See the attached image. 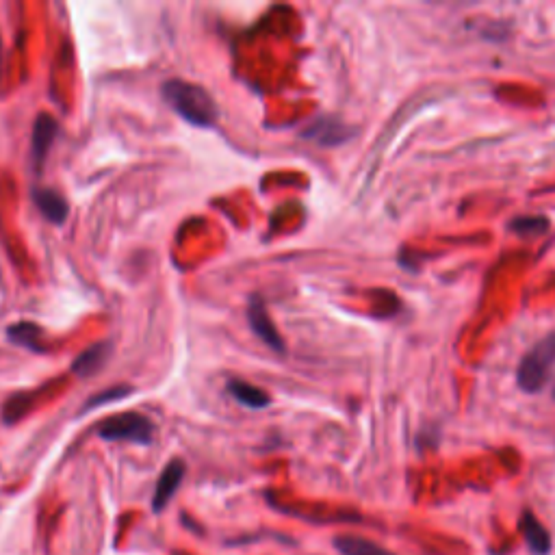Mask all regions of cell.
Wrapping results in <instances>:
<instances>
[{"mask_svg":"<svg viewBox=\"0 0 555 555\" xmlns=\"http://www.w3.org/2000/svg\"><path fill=\"white\" fill-rule=\"evenodd\" d=\"M334 547L341 555H395L393 551L380 547L378 542H371L360 536H339L334 538Z\"/></svg>","mask_w":555,"mask_h":555,"instance_id":"obj_12","label":"cell"},{"mask_svg":"<svg viewBox=\"0 0 555 555\" xmlns=\"http://www.w3.org/2000/svg\"><path fill=\"white\" fill-rule=\"evenodd\" d=\"M553 397H555V389H553Z\"/></svg>","mask_w":555,"mask_h":555,"instance_id":"obj_17","label":"cell"},{"mask_svg":"<svg viewBox=\"0 0 555 555\" xmlns=\"http://www.w3.org/2000/svg\"><path fill=\"white\" fill-rule=\"evenodd\" d=\"M352 128L345 126L343 122L337 120H317L308 131H304L306 139H313L317 144H324V146H337L343 144L352 137Z\"/></svg>","mask_w":555,"mask_h":555,"instance_id":"obj_8","label":"cell"},{"mask_svg":"<svg viewBox=\"0 0 555 555\" xmlns=\"http://www.w3.org/2000/svg\"><path fill=\"white\" fill-rule=\"evenodd\" d=\"M508 228L519 237H540L549 230V219L540 215H523V217H514L508 224Z\"/></svg>","mask_w":555,"mask_h":555,"instance_id":"obj_14","label":"cell"},{"mask_svg":"<svg viewBox=\"0 0 555 555\" xmlns=\"http://www.w3.org/2000/svg\"><path fill=\"white\" fill-rule=\"evenodd\" d=\"M555 369V332L540 339L532 350H529L516 369V384L519 389L534 395L540 393L549 384Z\"/></svg>","mask_w":555,"mask_h":555,"instance_id":"obj_2","label":"cell"},{"mask_svg":"<svg viewBox=\"0 0 555 555\" xmlns=\"http://www.w3.org/2000/svg\"><path fill=\"white\" fill-rule=\"evenodd\" d=\"M185 477V464L180 460H172L167 467L163 469L157 488H154V497H152V510L154 512H163L167 506H170L172 497L176 495V490L183 482Z\"/></svg>","mask_w":555,"mask_h":555,"instance_id":"obj_6","label":"cell"},{"mask_svg":"<svg viewBox=\"0 0 555 555\" xmlns=\"http://www.w3.org/2000/svg\"><path fill=\"white\" fill-rule=\"evenodd\" d=\"M131 393H133L131 386H115V389H109V391H105V393L94 395L92 399H89V404L85 406V410L100 408V406L111 404V402H120V399H124L126 395H131Z\"/></svg>","mask_w":555,"mask_h":555,"instance_id":"obj_15","label":"cell"},{"mask_svg":"<svg viewBox=\"0 0 555 555\" xmlns=\"http://www.w3.org/2000/svg\"><path fill=\"white\" fill-rule=\"evenodd\" d=\"M0 63H3V42H0Z\"/></svg>","mask_w":555,"mask_h":555,"instance_id":"obj_16","label":"cell"},{"mask_svg":"<svg viewBox=\"0 0 555 555\" xmlns=\"http://www.w3.org/2000/svg\"><path fill=\"white\" fill-rule=\"evenodd\" d=\"M33 200L48 222H53L57 226L66 224V219L70 215V206L61 193H57L55 189H35Z\"/></svg>","mask_w":555,"mask_h":555,"instance_id":"obj_7","label":"cell"},{"mask_svg":"<svg viewBox=\"0 0 555 555\" xmlns=\"http://www.w3.org/2000/svg\"><path fill=\"white\" fill-rule=\"evenodd\" d=\"M228 393L235 397V402H239L241 406L250 408V410H263L271 404L269 395L258 389V386H252L248 382H241V380H230L228 382Z\"/></svg>","mask_w":555,"mask_h":555,"instance_id":"obj_11","label":"cell"},{"mask_svg":"<svg viewBox=\"0 0 555 555\" xmlns=\"http://www.w3.org/2000/svg\"><path fill=\"white\" fill-rule=\"evenodd\" d=\"M57 133H59V124L55 122V118H50L48 113H42L33 126V141H31V161L35 165V170H40V167L46 163V157L55 144Z\"/></svg>","mask_w":555,"mask_h":555,"instance_id":"obj_5","label":"cell"},{"mask_svg":"<svg viewBox=\"0 0 555 555\" xmlns=\"http://www.w3.org/2000/svg\"><path fill=\"white\" fill-rule=\"evenodd\" d=\"M521 532H523V538L529 545V549H532V553L547 555L551 551L549 532L545 529V525H542L529 510H525L523 516H521Z\"/></svg>","mask_w":555,"mask_h":555,"instance_id":"obj_9","label":"cell"},{"mask_svg":"<svg viewBox=\"0 0 555 555\" xmlns=\"http://www.w3.org/2000/svg\"><path fill=\"white\" fill-rule=\"evenodd\" d=\"M102 441H126L135 445H150L154 441V423L137 412H122L98 425Z\"/></svg>","mask_w":555,"mask_h":555,"instance_id":"obj_3","label":"cell"},{"mask_svg":"<svg viewBox=\"0 0 555 555\" xmlns=\"http://www.w3.org/2000/svg\"><path fill=\"white\" fill-rule=\"evenodd\" d=\"M7 339L11 343L20 345V347H27V350L44 352V347H42V328L35 326V324H27V321H22V324L9 326L7 328Z\"/></svg>","mask_w":555,"mask_h":555,"instance_id":"obj_13","label":"cell"},{"mask_svg":"<svg viewBox=\"0 0 555 555\" xmlns=\"http://www.w3.org/2000/svg\"><path fill=\"white\" fill-rule=\"evenodd\" d=\"M248 321H250L252 332L267 347H271V350H276V352H285V341H282V337L278 334L274 321L269 319V313H267L263 300L256 298V295H252L250 304H248Z\"/></svg>","mask_w":555,"mask_h":555,"instance_id":"obj_4","label":"cell"},{"mask_svg":"<svg viewBox=\"0 0 555 555\" xmlns=\"http://www.w3.org/2000/svg\"><path fill=\"white\" fill-rule=\"evenodd\" d=\"M163 98L170 102V107L193 126L211 128L217 122V105L204 87L187 81H167L163 83Z\"/></svg>","mask_w":555,"mask_h":555,"instance_id":"obj_1","label":"cell"},{"mask_svg":"<svg viewBox=\"0 0 555 555\" xmlns=\"http://www.w3.org/2000/svg\"><path fill=\"white\" fill-rule=\"evenodd\" d=\"M111 356V345L109 343H100V345H92L89 350H85L79 358L74 360L72 371L76 376L81 378H89V376H96V373L105 367V363Z\"/></svg>","mask_w":555,"mask_h":555,"instance_id":"obj_10","label":"cell"}]
</instances>
